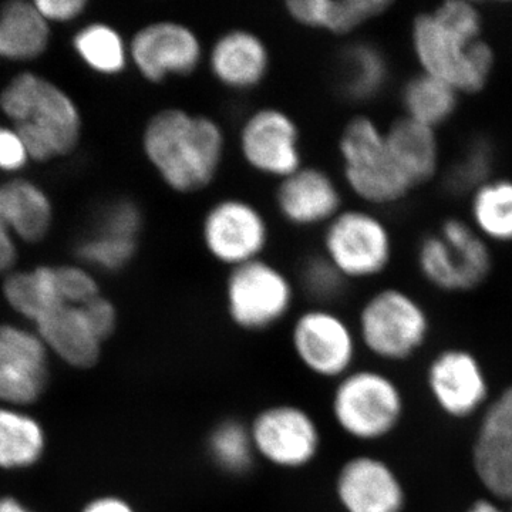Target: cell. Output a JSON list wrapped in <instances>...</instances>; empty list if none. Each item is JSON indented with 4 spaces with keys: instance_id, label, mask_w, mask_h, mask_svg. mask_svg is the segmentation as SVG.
Here are the masks:
<instances>
[{
    "instance_id": "obj_6",
    "label": "cell",
    "mask_w": 512,
    "mask_h": 512,
    "mask_svg": "<svg viewBox=\"0 0 512 512\" xmlns=\"http://www.w3.org/2000/svg\"><path fill=\"white\" fill-rule=\"evenodd\" d=\"M338 154L343 184L365 207H393L416 190L394 160L386 127L366 114L343 126Z\"/></svg>"
},
{
    "instance_id": "obj_10",
    "label": "cell",
    "mask_w": 512,
    "mask_h": 512,
    "mask_svg": "<svg viewBox=\"0 0 512 512\" xmlns=\"http://www.w3.org/2000/svg\"><path fill=\"white\" fill-rule=\"evenodd\" d=\"M288 345L306 375L330 384L356 369L363 353L353 320L322 306H308L293 315Z\"/></svg>"
},
{
    "instance_id": "obj_33",
    "label": "cell",
    "mask_w": 512,
    "mask_h": 512,
    "mask_svg": "<svg viewBox=\"0 0 512 512\" xmlns=\"http://www.w3.org/2000/svg\"><path fill=\"white\" fill-rule=\"evenodd\" d=\"M295 282L299 295L308 299L309 306L322 308H338L350 285L322 252L302 259Z\"/></svg>"
},
{
    "instance_id": "obj_12",
    "label": "cell",
    "mask_w": 512,
    "mask_h": 512,
    "mask_svg": "<svg viewBox=\"0 0 512 512\" xmlns=\"http://www.w3.org/2000/svg\"><path fill=\"white\" fill-rule=\"evenodd\" d=\"M200 238L210 258L229 271L265 258L271 242V225L254 202L224 197L212 202L202 215Z\"/></svg>"
},
{
    "instance_id": "obj_42",
    "label": "cell",
    "mask_w": 512,
    "mask_h": 512,
    "mask_svg": "<svg viewBox=\"0 0 512 512\" xmlns=\"http://www.w3.org/2000/svg\"><path fill=\"white\" fill-rule=\"evenodd\" d=\"M18 259L16 239L10 234L6 225L0 221V276L8 275Z\"/></svg>"
},
{
    "instance_id": "obj_15",
    "label": "cell",
    "mask_w": 512,
    "mask_h": 512,
    "mask_svg": "<svg viewBox=\"0 0 512 512\" xmlns=\"http://www.w3.org/2000/svg\"><path fill=\"white\" fill-rule=\"evenodd\" d=\"M237 143L249 170L276 183L305 165L301 127L279 107L251 111L239 126Z\"/></svg>"
},
{
    "instance_id": "obj_20",
    "label": "cell",
    "mask_w": 512,
    "mask_h": 512,
    "mask_svg": "<svg viewBox=\"0 0 512 512\" xmlns=\"http://www.w3.org/2000/svg\"><path fill=\"white\" fill-rule=\"evenodd\" d=\"M86 305L60 306L33 325L50 355L76 370L99 365L106 345L97 335Z\"/></svg>"
},
{
    "instance_id": "obj_21",
    "label": "cell",
    "mask_w": 512,
    "mask_h": 512,
    "mask_svg": "<svg viewBox=\"0 0 512 512\" xmlns=\"http://www.w3.org/2000/svg\"><path fill=\"white\" fill-rule=\"evenodd\" d=\"M392 6L390 0H288L284 9L302 28L346 37L382 18Z\"/></svg>"
},
{
    "instance_id": "obj_29",
    "label": "cell",
    "mask_w": 512,
    "mask_h": 512,
    "mask_svg": "<svg viewBox=\"0 0 512 512\" xmlns=\"http://www.w3.org/2000/svg\"><path fill=\"white\" fill-rule=\"evenodd\" d=\"M205 454L222 476L248 477L258 464L248 421L234 416L215 421L205 436Z\"/></svg>"
},
{
    "instance_id": "obj_46",
    "label": "cell",
    "mask_w": 512,
    "mask_h": 512,
    "mask_svg": "<svg viewBox=\"0 0 512 512\" xmlns=\"http://www.w3.org/2000/svg\"><path fill=\"white\" fill-rule=\"evenodd\" d=\"M0 128H2V127H0Z\"/></svg>"
},
{
    "instance_id": "obj_31",
    "label": "cell",
    "mask_w": 512,
    "mask_h": 512,
    "mask_svg": "<svg viewBox=\"0 0 512 512\" xmlns=\"http://www.w3.org/2000/svg\"><path fill=\"white\" fill-rule=\"evenodd\" d=\"M73 49L84 66L104 77H117L130 66V43L119 29L92 22L77 30Z\"/></svg>"
},
{
    "instance_id": "obj_14",
    "label": "cell",
    "mask_w": 512,
    "mask_h": 512,
    "mask_svg": "<svg viewBox=\"0 0 512 512\" xmlns=\"http://www.w3.org/2000/svg\"><path fill=\"white\" fill-rule=\"evenodd\" d=\"M130 66L144 82L164 84L200 70L207 47L187 23L175 19L151 20L128 39Z\"/></svg>"
},
{
    "instance_id": "obj_39",
    "label": "cell",
    "mask_w": 512,
    "mask_h": 512,
    "mask_svg": "<svg viewBox=\"0 0 512 512\" xmlns=\"http://www.w3.org/2000/svg\"><path fill=\"white\" fill-rule=\"evenodd\" d=\"M29 161L28 150L15 128H0V171L18 173Z\"/></svg>"
},
{
    "instance_id": "obj_36",
    "label": "cell",
    "mask_w": 512,
    "mask_h": 512,
    "mask_svg": "<svg viewBox=\"0 0 512 512\" xmlns=\"http://www.w3.org/2000/svg\"><path fill=\"white\" fill-rule=\"evenodd\" d=\"M50 357L52 355L35 328L16 323L0 325V363L50 367Z\"/></svg>"
},
{
    "instance_id": "obj_32",
    "label": "cell",
    "mask_w": 512,
    "mask_h": 512,
    "mask_svg": "<svg viewBox=\"0 0 512 512\" xmlns=\"http://www.w3.org/2000/svg\"><path fill=\"white\" fill-rule=\"evenodd\" d=\"M495 150L491 141L476 137L441 171L443 187L453 197H470L478 187L493 178Z\"/></svg>"
},
{
    "instance_id": "obj_43",
    "label": "cell",
    "mask_w": 512,
    "mask_h": 512,
    "mask_svg": "<svg viewBox=\"0 0 512 512\" xmlns=\"http://www.w3.org/2000/svg\"><path fill=\"white\" fill-rule=\"evenodd\" d=\"M466 512H511L510 505L501 503L493 497L483 495L478 497L470 505H468Z\"/></svg>"
},
{
    "instance_id": "obj_35",
    "label": "cell",
    "mask_w": 512,
    "mask_h": 512,
    "mask_svg": "<svg viewBox=\"0 0 512 512\" xmlns=\"http://www.w3.org/2000/svg\"><path fill=\"white\" fill-rule=\"evenodd\" d=\"M137 251L138 241L92 232L89 237L80 239L74 254L79 264L90 271L119 274L136 259Z\"/></svg>"
},
{
    "instance_id": "obj_22",
    "label": "cell",
    "mask_w": 512,
    "mask_h": 512,
    "mask_svg": "<svg viewBox=\"0 0 512 512\" xmlns=\"http://www.w3.org/2000/svg\"><path fill=\"white\" fill-rule=\"evenodd\" d=\"M392 80V66L382 47L355 40L343 47L338 57V87L348 103H375Z\"/></svg>"
},
{
    "instance_id": "obj_7",
    "label": "cell",
    "mask_w": 512,
    "mask_h": 512,
    "mask_svg": "<svg viewBox=\"0 0 512 512\" xmlns=\"http://www.w3.org/2000/svg\"><path fill=\"white\" fill-rule=\"evenodd\" d=\"M416 266L434 291L464 295L477 291L493 274V251L470 222L450 217L420 239Z\"/></svg>"
},
{
    "instance_id": "obj_2",
    "label": "cell",
    "mask_w": 512,
    "mask_h": 512,
    "mask_svg": "<svg viewBox=\"0 0 512 512\" xmlns=\"http://www.w3.org/2000/svg\"><path fill=\"white\" fill-rule=\"evenodd\" d=\"M141 151L168 190L198 194L217 180L227 156V134L217 119L184 107H164L148 117Z\"/></svg>"
},
{
    "instance_id": "obj_26",
    "label": "cell",
    "mask_w": 512,
    "mask_h": 512,
    "mask_svg": "<svg viewBox=\"0 0 512 512\" xmlns=\"http://www.w3.org/2000/svg\"><path fill=\"white\" fill-rule=\"evenodd\" d=\"M46 450V429L36 416L28 409L0 406V470H29L43 460Z\"/></svg>"
},
{
    "instance_id": "obj_13",
    "label": "cell",
    "mask_w": 512,
    "mask_h": 512,
    "mask_svg": "<svg viewBox=\"0 0 512 512\" xmlns=\"http://www.w3.org/2000/svg\"><path fill=\"white\" fill-rule=\"evenodd\" d=\"M424 383L434 407L454 421L480 419L494 397L484 363L463 346L437 350L427 363Z\"/></svg>"
},
{
    "instance_id": "obj_40",
    "label": "cell",
    "mask_w": 512,
    "mask_h": 512,
    "mask_svg": "<svg viewBox=\"0 0 512 512\" xmlns=\"http://www.w3.org/2000/svg\"><path fill=\"white\" fill-rule=\"evenodd\" d=\"M36 9L47 23H69L82 18L89 8L87 0H36Z\"/></svg>"
},
{
    "instance_id": "obj_24",
    "label": "cell",
    "mask_w": 512,
    "mask_h": 512,
    "mask_svg": "<svg viewBox=\"0 0 512 512\" xmlns=\"http://www.w3.org/2000/svg\"><path fill=\"white\" fill-rule=\"evenodd\" d=\"M0 221L15 239L37 244L52 229V201L33 181L13 178L0 185Z\"/></svg>"
},
{
    "instance_id": "obj_16",
    "label": "cell",
    "mask_w": 512,
    "mask_h": 512,
    "mask_svg": "<svg viewBox=\"0 0 512 512\" xmlns=\"http://www.w3.org/2000/svg\"><path fill=\"white\" fill-rule=\"evenodd\" d=\"M332 497L339 512H404L409 503L399 470L382 454L367 450L340 461Z\"/></svg>"
},
{
    "instance_id": "obj_44",
    "label": "cell",
    "mask_w": 512,
    "mask_h": 512,
    "mask_svg": "<svg viewBox=\"0 0 512 512\" xmlns=\"http://www.w3.org/2000/svg\"><path fill=\"white\" fill-rule=\"evenodd\" d=\"M0 512H39L15 495H0Z\"/></svg>"
},
{
    "instance_id": "obj_18",
    "label": "cell",
    "mask_w": 512,
    "mask_h": 512,
    "mask_svg": "<svg viewBox=\"0 0 512 512\" xmlns=\"http://www.w3.org/2000/svg\"><path fill=\"white\" fill-rule=\"evenodd\" d=\"M274 204L293 228H325L343 210L339 181L318 165H303L276 183Z\"/></svg>"
},
{
    "instance_id": "obj_4",
    "label": "cell",
    "mask_w": 512,
    "mask_h": 512,
    "mask_svg": "<svg viewBox=\"0 0 512 512\" xmlns=\"http://www.w3.org/2000/svg\"><path fill=\"white\" fill-rule=\"evenodd\" d=\"M328 412L340 436L360 446H377L402 427L407 397L387 367L359 365L332 384Z\"/></svg>"
},
{
    "instance_id": "obj_37",
    "label": "cell",
    "mask_w": 512,
    "mask_h": 512,
    "mask_svg": "<svg viewBox=\"0 0 512 512\" xmlns=\"http://www.w3.org/2000/svg\"><path fill=\"white\" fill-rule=\"evenodd\" d=\"M143 228L144 214L140 205L128 198H119L104 205L93 232L138 241Z\"/></svg>"
},
{
    "instance_id": "obj_3",
    "label": "cell",
    "mask_w": 512,
    "mask_h": 512,
    "mask_svg": "<svg viewBox=\"0 0 512 512\" xmlns=\"http://www.w3.org/2000/svg\"><path fill=\"white\" fill-rule=\"evenodd\" d=\"M0 110L36 163L70 156L82 140L83 119L76 101L40 74L23 72L10 79L0 92Z\"/></svg>"
},
{
    "instance_id": "obj_34",
    "label": "cell",
    "mask_w": 512,
    "mask_h": 512,
    "mask_svg": "<svg viewBox=\"0 0 512 512\" xmlns=\"http://www.w3.org/2000/svg\"><path fill=\"white\" fill-rule=\"evenodd\" d=\"M50 367L0 363V406L28 409L45 396Z\"/></svg>"
},
{
    "instance_id": "obj_11",
    "label": "cell",
    "mask_w": 512,
    "mask_h": 512,
    "mask_svg": "<svg viewBox=\"0 0 512 512\" xmlns=\"http://www.w3.org/2000/svg\"><path fill=\"white\" fill-rule=\"evenodd\" d=\"M320 252L349 284L373 281L393 264L392 229L373 208H343L322 229Z\"/></svg>"
},
{
    "instance_id": "obj_23",
    "label": "cell",
    "mask_w": 512,
    "mask_h": 512,
    "mask_svg": "<svg viewBox=\"0 0 512 512\" xmlns=\"http://www.w3.org/2000/svg\"><path fill=\"white\" fill-rule=\"evenodd\" d=\"M394 160L414 188L431 183L443 171L437 130L400 116L386 127Z\"/></svg>"
},
{
    "instance_id": "obj_19",
    "label": "cell",
    "mask_w": 512,
    "mask_h": 512,
    "mask_svg": "<svg viewBox=\"0 0 512 512\" xmlns=\"http://www.w3.org/2000/svg\"><path fill=\"white\" fill-rule=\"evenodd\" d=\"M208 72L225 90L254 92L268 79L272 55L264 37L247 28H232L221 33L205 56Z\"/></svg>"
},
{
    "instance_id": "obj_28",
    "label": "cell",
    "mask_w": 512,
    "mask_h": 512,
    "mask_svg": "<svg viewBox=\"0 0 512 512\" xmlns=\"http://www.w3.org/2000/svg\"><path fill=\"white\" fill-rule=\"evenodd\" d=\"M2 295L13 312L32 325L64 303L57 289L55 266H36L3 276Z\"/></svg>"
},
{
    "instance_id": "obj_27",
    "label": "cell",
    "mask_w": 512,
    "mask_h": 512,
    "mask_svg": "<svg viewBox=\"0 0 512 512\" xmlns=\"http://www.w3.org/2000/svg\"><path fill=\"white\" fill-rule=\"evenodd\" d=\"M460 99L450 84L423 72L409 77L399 93L402 116L434 130L456 116Z\"/></svg>"
},
{
    "instance_id": "obj_25",
    "label": "cell",
    "mask_w": 512,
    "mask_h": 512,
    "mask_svg": "<svg viewBox=\"0 0 512 512\" xmlns=\"http://www.w3.org/2000/svg\"><path fill=\"white\" fill-rule=\"evenodd\" d=\"M50 25L35 3L12 0L0 6V59L32 62L46 52Z\"/></svg>"
},
{
    "instance_id": "obj_1",
    "label": "cell",
    "mask_w": 512,
    "mask_h": 512,
    "mask_svg": "<svg viewBox=\"0 0 512 512\" xmlns=\"http://www.w3.org/2000/svg\"><path fill=\"white\" fill-rule=\"evenodd\" d=\"M410 47L420 72L461 96L484 92L495 72L494 47L484 37L483 12L468 0H446L414 16Z\"/></svg>"
},
{
    "instance_id": "obj_5",
    "label": "cell",
    "mask_w": 512,
    "mask_h": 512,
    "mask_svg": "<svg viewBox=\"0 0 512 512\" xmlns=\"http://www.w3.org/2000/svg\"><path fill=\"white\" fill-rule=\"evenodd\" d=\"M353 325L362 352L383 367L403 365L419 356L433 332L427 306L400 286H382L367 295Z\"/></svg>"
},
{
    "instance_id": "obj_41",
    "label": "cell",
    "mask_w": 512,
    "mask_h": 512,
    "mask_svg": "<svg viewBox=\"0 0 512 512\" xmlns=\"http://www.w3.org/2000/svg\"><path fill=\"white\" fill-rule=\"evenodd\" d=\"M80 512H140L136 505L120 494H100L90 498Z\"/></svg>"
},
{
    "instance_id": "obj_8",
    "label": "cell",
    "mask_w": 512,
    "mask_h": 512,
    "mask_svg": "<svg viewBox=\"0 0 512 512\" xmlns=\"http://www.w3.org/2000/svg\"><path fill=\"white\" fill-rule=\"evenodd\" d=\"M229 323L248 335H264L295 315V278L266 258L229 269L224 282Z\"/></svg>"
},
{
    "instance_id": "obj_38",
    "label": "cell",
    "mask_w": 512,
    "mask_h": 512,
    "mask_svg": "<svg viewBox=\"0 0 512 512\" xmlns=\"http://www.w3.org/2000/svg\"><path fill=\"white\" fill-rule=\"evenodd\" d=\"M87 315L92 320L97 335L104 343L113 338L119 328V311L111 299L101 293L86 305Z\"/></svg>"
},
{
    "instance_id": "obj_30",
    "label": "cell",
    "mask_w": 512,
    "mask_h": 512,
    "mask_svg": "<svg viewBox=\"0 0 512 512\" xmlns=\"http://www.w3.org/2000/svg\"><path fill=\"white\" fill-rule=\"evenodd\" d=\"M468 201V222L478 234L490 245H512V178H490Z\"/></svg>"
},
{
    "instance_id": "obj_45",
    "label": "cell",
    "mask_w": 512,
    "mask_h": 512,
    "mask_svg": "<svg viewBox=\"0 0 512 512\" xmlns=\"http://www.w3.org/2000/svg\"><path fill=\"white\" fill-rule=\"evenodd\" d=\"M510 511L512 512V504L510 505Z\"/></svg>"
},
{
    "instance_id": "obj_17",
    "label": "cell",
    "mask_w": 512,
    "mask_h": 512,
    "mask_svg": "<svg viewBox=\"0 0 512 512\" xmlns=\"http://www.w3.org/2000/svg\"><path fill=\"white\" fill-rule=\"evenodd\" d=\"M471 468L485 495L512 504V383L494 394L478 419Z\"/></svg>"
},
{
    "instance_id": "obj_9",
    "label": "cell",
    "mask_w": 512,
    "mask_h": 512,
    "mask_svg": "<svg viewBox=\"0 0 512 512\" xmlns=\"http://www.w3.org/2000/svg\"><path fill=\"white\" fill-rule=\"evenodd\" d=\"M258 463L281 473L311 470L325 450V430L309 407L298 402H272L248 420Z\"/></svg>"
}]
</instances>
